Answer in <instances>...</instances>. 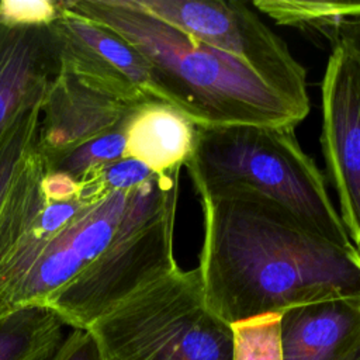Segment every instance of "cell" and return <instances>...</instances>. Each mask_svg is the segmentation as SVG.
<instances>
[{"instance_id":"8","label":"cell","mask_w":360,"mask_h":360,"mask_svg":"<svg viewBox=\"0 0 360 360\" xmlns=\"http://www.w3.org/2000/svg\"><path fill=\"white\" fill-rule=\"evenodd\" d=\"M49 27L60 68L121 101H160L149 63L120 35L82 15L68 1H59V15Z\"/></svg>"},{"instance_id":"17","label":"cell","mask_w":360,"mask_h":360,"mask_svg":"<svg viewBox=\"0 0 360 360\" xmlns=\"http://www.w3.org/2000/svg\"><path fill=\"white\" fill-rule=\"evenodd\" d=\"M128 118L111 132L91 139L62 156L44 162L46 172L65 173L77 181L94 167L125 158V128Z\"/></svg>"},{"instance_id":"4","label":"cell","mask_w":360,"mask_h":360,"mask_svg":"<svg viewBox=\"0 0 360 360\" xmlns=\"http://www.w3.org/2000/svg\"><path fill=\"white\" fill-rule=\"evenodd\" d=\"M84 330L104 360H231V325L210 308L198 267L143 284Z\"/></svg>"},{"instance_id":"19","label":"cell","mask_w":360,"mask_h":360,"mask_svg":"<svg viewBox=\"0 0 360 360\" xmlns=\"http://www.w3.org/2000/svg\"><path fill=\"white\" fill-rule=\"evenodd\" d=\"M59 15V1L52 0H1L0 20L11 25H49Z\"/></svg>"},{"instance_id":"5","label":"cell","mask_w":360,"mask_h":360,"mask_svg":"<svg viewBox=\"0 0 360 360\" xmlns=\"http://www.w3.org/2000/svg\"><path fill=\"white\" fill-rule=\"evenodd\" d=\"M180 172L155 174L132 190L110 246L46 300L66 326L87 329L127 295L179 267L173 240Z\"/></svg>"},{"instance_id":"18","label":"cell","mask_w":360,"mask_h":360,"mask_svg":"<svg viewBox=\"0 0 360 360\" xmlns=\"http://www.w3.org/2000/svg\"><path fill=\"white\" fill-rule=\"evenodd\" d=\"M41 110L42 107H38L27 114L0 146V212L20 172L37 148Z\"/></svg>"},{"instance_id":"6","label":"cell","mask_w":360,"mask_h":360,"mask_svg":"<svg viewBox=\"0 0 360 360\" xmlns=\"http://www.w3.org/2000/svg\"><path fill=\"white\" fill-rule=\"evenodd\" d=\"M136 3L215 48L257 75L302 117L311 110L307 70L287 44L274 34L250 4L224 0H136Z\"/></svg>"},{"instance_id":"7","label":"cell","mask_w":360,"mask_h":360,"mask_svg":"<svg viewBox=\"0 0 360 360\" xmlns=\"http://www.w3.org/2000/svg\"><path fill=\"white\" fill-rule=\"evenodd\" d=\"M131 191H114L87 202L56 233L22 238L0 266V300L10 308L44 305L110 246Z\"/></svg>"},{"instance_id":"3","label":"cell","mask_w":360,"mask_h":360,"mask_svg":"<svg viewBox=\"0 0 360 360\" xmlns=\"http://www.w3.org/2000/svg\"><path fill=\"white\" fill-rule=\"evenodd\" d=\"M292 127H200L186 162L197 194L248 190L287 210L301 225L339 246H354L329 197L325 177Z\"/></svg>"},{"instance_id":"12","label":"cell","mask_w":360,"mask_h":360,"mask_svg":"<svg viewBox=\"0 0 360 360\" xmlns=\"http://www.w3.org/2000/svg\"><path fill=\"white\" fill-rule=\"evenodd\" d=\"M284 360H333L360 333V300L336 298L280 314Z\"/></svg>"},{"instance_id":"21","label":"cell","mask_w":360,"mask_h":360,"mask_svg":"<svg viewBox=\"0 0 360 360\" xmlns=\"http://www.w3.org/2000/svg\"><path fill=\"white\" fill-rule=\"evenodd\" d=\"M41 187L46 200L62 201V200H70L76 197L79 184L73 177L65 173L46 172L42 179Z\"/></svg>"},{"instance_id":"10","label":"cell","mask_w":360,"mask_h":360,"mask_svg":"<svg viewBox=\"0 0 360 360\" xmlns=\"http://www.w3.org/2000/svg\"><path fill=\"white\" fill-rule=\"evenodd\" d=\"M59 66L41 110L37 152L44 162L62 156L120 127L136 107Z\"/></svg>"},{"instance_id":"23","label":"cell","mask_w":360,"mask_h":360,"mask_svg":"<svg viewBox=\"0 0 360 360\" xmlns=\"http://www.w3.org/2000/svg\"><path fill=\"white\" fill-rule=\"evenodd\" d=\"M11 309H14V308H10L8 305H6V304L0 300V318H1L3 315H6L8 311H11Z\"/></svg>"},{"instance_id":"11","label":"cell","mask_w":360,"mask_h":360,"mask_svg":"<svg viewBox=\"0 0 360 360\" xmlns=\"http://www.w3.org/2000/svg\"><path fill=\"white\" fill-rule=\"evenodd\" d=\"M58 72L59 53L49 25L0 20V146L27 114L42 107Z\"/></svg>"},{"instance_id":"9","label":"cell","mask_w":360,"mask_h":360,"mask_svg":"<svg viewBox=\"0 0 360 360\" xmlns=\"http://www.w3.org/2000/svg\"><path fill=\"white\" fill-rule=\"evenodd\" d=\"M321 143L340 219L360 252V65L333 46L322 79Z\"/></svg>"},{"instance_id":"22","label":"cell","mask_w":360,"mask_h":360,"mask_svg":"<svg viewBox=\"0 0 360 360\" xmlns=\"http://www.w3.org/2000/svg\"><path fill=\"white\" fill-rule=\"evenodd\" d=\"M333 360H360V333L354 340Z\"/></svg>"},{"instance_id":"13","label":"cell","mask_w":360,"mask_h":360,"mask_svg":"<svg viewBox=\"0 0 360 360\" xmlns=\"http://www.w3.org/2000/svg\"><path fill=\"white\" fill-rule=\"evenodd\" d=\"M197 125L181 111L162 101L134 110L125 128V158L142 162L155 174L181 169L195 141Z\"/></svg>"},{"instance_id":"16","label":"cell","mask_w":360,"mask_h":360,"mask_svg":"<svg viewBox=\"0 0 360 360\" xmlns=\"http://www.w3.org/2000/svg\"><path fill=\"white\" fill-rule=\"evenodd\" d=\"M231 360H284L280 314H264L231 323Z\"/></svg>"},{"instance_id":"15","label":"cell","mask_w":360,"mask_h":360,"mask_svg":"<svg viewBox=\"0 0 360 360\" xmlns=\"http://www.w3.org/2000/svg\"><path fill=\"white\" fill-rule=\"evenodd\" d=\"M62 318L41 304L21 305L0 318V360H52L63 343Z\"/></svg>"},{"instance_id":"2","label":"cell","mask_w":360,"mask_h":360,"mask_svg":"<svg viewBox=\"0 0 360 360\" xmlns=\"http://www.w3.org/2000/svg\"><path fill=\"white\" fill-rule=\"evenodd\" d=\"M68 4L135 48L152 69L160 101L195 125L295 128L305 118L249 68L158 18L136 0Z\"/></svg>"},{"instance_id":"1","label":"cell","mask_w":360,"mask_h":360,"mask_svg":"<svg viewBox=\"0 0 360 360\" xmlns=\"http://www.w3.org/2000/svg\"><path fill=\"white\" fill-rule=\"evenodd\" d=\"M200 264L210 308L228 325L336 298L360 300V252L315 235L262 194L201 197Z\"/></svg>"},{"instance_id":"14","label":"cell","mask_w":360,"mask_h":360,"mask_svg":"<svg viewBox=\"0 0 360 360\" xmlns=\"http://www.w3.org/2000/svg\"><path fill=\"white\" fill-rule=\"evenodd\" d=\"M269 17L280 25L316 34L332 48L343 46L360 65V1L274 0Z\"/></svg>"},{"instance_id":"20","label":"cell","mask_w":360,"mask_h":360,"mask_svg":"<svg viewBox=\"0 0 360 360\" xmlns=\"http://www.w3.org/2000/svg\"><path fill=\"white\" fill-rule=\"evenodd\" d=\"M52 360H104L94 338L84 329H73Z\"/></svg>"}]
</instances>
